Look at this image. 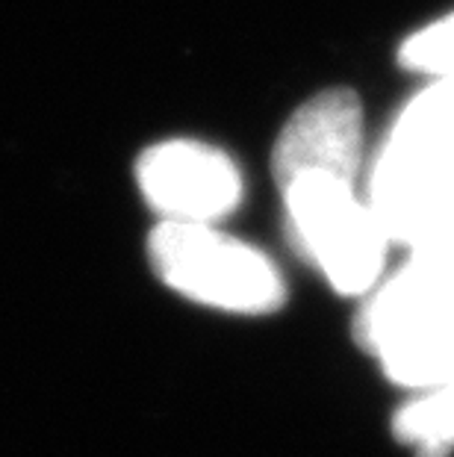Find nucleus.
Here are the masks:
<instances>
[{
	"instance_id": "nucleus-1",
	"label": "nucleus",
	"mask_w": 454,
	"mask_h": 457,
	"mask_svg": "<svg viewBox=\"0 0 454 457\" xmlns=\"http://www.w3.org/2000/svg\"><path fill=\"white\" fill-rule=\"evenodd\" d=\"M366 204L386 242L408 251L454 228V77L433 80L392 121Z\"/></svg>"
},
{
	"instance_id": "nucleus-3",
	"label": "nucleus",
	"mask_w": 454,
	"mask_h": 457,
	"mask_svg": "<svg viewBox=\"0 0 454 457\" xmlns=\"http://www.w3.org/2000/svg\"><path fill=\"white\" fill-rule=\"evenodd\" d=\"M284 204L295 242L343 295H369L381 280L386 237L357 198L354 183L331 174H298L286 180Z\"/></svg>"
},
{
	"instance_id": "nucleus-9",
	"label": "nucleus",
	"mask_w": 454,
	"mask_h": 457,
	"mask_svg": "<svg viewBox=\"0 0 454 457\" xmlns=\"http://www.w3.org/2000/svg\"><path fill=\"white\" fill-rule=\"evenodd\" d=\"M399 62L408 71L428 74L433 80L454 77V12L425 24L401 42Z\"/></svg>"
},
{
	"instance_id": "nucleus-6",
	"label": "nucleus",
	"mask_w": 454,
	"mask_h": 457,
	"mask_svg": "<svg viewBox=\"0 0 454 457\" xmlns=\"http://www.w3.org/2000/svg\"><path fill=\"white\" fill-rule=\"evenodd\" d=\"M363 162V106L351 89L313 95L277 133L272 171L277 187L298 174H331L354 183Z\"/></svg>"
},
{
	"instance_id": "nucleus-7",
	"label": "nucleus",
	"mask_w": 454,
	"mask_h": 457,
	"mask_svg": "<svg viewBox=\"0 0 454 457\" xmlns=\"http://www.w3.org/2000/svg\"><path fill=\"white\" fill-rule=\"evenodd\" d=\"M390 381L425 390L454 378V301L413 334L378 354Z\"/></svg>"
},
{
	"instance_id": "nucleus-4",
	"label": "nucleus",
	"mask_w": 454,
	"mask_h": 457,
	"mask_svg": "<svg viewBox=\"0 0 454 457\" xmlns=\"http://www.w3.org/2000/svg\"><path fill=\"white\" fill-rule=\"evenodd\" d=\"M136 187L162 221L212 225L243 201V171L212 145L169 139L142 151Z\"/></svg>"
},
{
	"instance_id": "nucleus-2",
	"label": "nucleus",
	"mask_w": 454,
	"mask_h": 457,
	"mask_svg": "<svg viewBox=\"0 0 454 457\" xmlns=\"http://www.w3.org/2000/svg\"><path fill=\"white\" fill-rule=\"evenodd\" d=\"M148 257L157 278L183 298L236 316H266L284 307L286 284L263 251L212 225L160 221Z\"/></svg>"
},
{
	"instance_id": "nucleus-5",
	"label": "nucleus",
	"mask_w": 454,
	"mask_h": 457,
	"mask_svg": "<svg viewBox=\"0 0 454 457\" xmlns=\"http://www.w3.org/2000/svg\"><path fill=\"white\" fill-rule=\"evenodd\" d=\"M363 298L354 337L378 357L454 301V228L410 248L408 262Z\"/></svg>"
},
{
	"instance_id": "nucleus-8",
	"label": "nucleus",
	"mask_w": 454,
	"mask_h": 457,
	"mask_svg": "<svg viewBox=\"0 0 454 457\" xmlns=\"http://www.w3.org/2000/svg\"><path fill=\"white\" fill-rule=\"evenodd\" d=\"M392 431L401 443L417 445L422 457H442L454 445V378L419 390L395 413Z\"/></svg>"
}]
</instances>
